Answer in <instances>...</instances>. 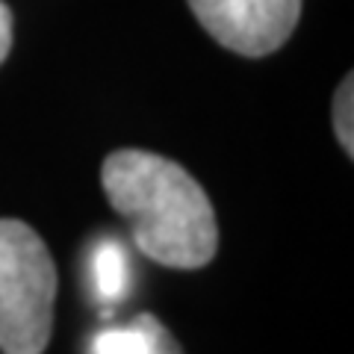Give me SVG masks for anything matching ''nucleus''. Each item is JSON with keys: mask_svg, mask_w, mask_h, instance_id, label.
I'll return each instance as SVG.
<instances>
[{"mask_svg": "<svg viewBox=\"0 0 354 354\" xmlns=\"http://www.w3.org/2000/svg\"><path fill=\"white\" fill-rule=\"evenodd\" d=\"M106 201L133 227L136 248L169 269H201L216 257L218 225L201 183L169 157L139 148L104 160Z\"/></svg>", "mask_w": 354, "mask_h": 354, "instance_id": "1", "label": "nucleus"}, {"mask_svg": "<svg viewBox=\"0 0 354 354\" xmlns=\"http://www.w3.org/2000/svg\"><path fill=\"white\" fill-rule=\"evenodd\" d=\"M57 266L44 239L18 218H0V351L41 354L53 334Z\"/></svg>", "mask_w": 354, "mask_h": 354, "instance_id": "2", "label": "nucleus"}, {"mask_svg": "<svg viewBox=\"0 0 354 354\" xmlns=\"http://www.w3.org/2000/svg\"><path fill=\"white\" fill-rule=\"evenodd\" d=\"M189 6L221 48L242 57L274 53L301 18V0H189Z\"/></svg>", "mask_w": 354, "mask_h": 354, "instance_id": "3", "label": "nucleus"}, {"mask_svg": "<svg viewBox=\"0 0 354 354\" xmlns=\"http://www.w3.org/2000/svg\"><path fill=\"white\" fill-rule=\"evenodd\" d=\"M88 283L101 301H121L130 290V257L118 239L97 242L88 254Z\"/></svg>", "mask_w": 354, "mask_h": 354, "instance_id": "4", "label": "nucleus"}, {"mask_svg": "<svg viewBox=\"0 0 354 354\" xmlns=\"http://www.w3.org/2000/svg\"><path fill=\"white\" fill-rule=\"evenodd\" d=\"M151 346V313L136 316L130 325L104 328L92 337V354H148Z\"/></svg>", "mask_w": 354, "mask_h": 354, "instance_id": "5", "label": "nucleus"}, {"mask_svg": "<svg viewBox=\"0 0 354 354\" xmlns=\"http://www.w3.org/2000/svg\"><path fill=\"white\" fill-rule=\"evenodd\" d=\"M334 130H337V142L342 151L354 157V80L351 74L339 83L337 95H334Z\"/></svg>", "mask_w": 354, "mask_h": 354, "instance_id": "6", "label": "nucleus"}, {"mask_svg": "<svg viewBox=\"0 0 354 354\" xmlns=\"http://www.w3.org/2000/svg\"><path fill=\"white\" fill-rule=\"evenodd\" d=\"M148 354H183L177 337L160 322L157 316H151V346H148Z\"/></svg>", "mask_w": 354, "mask_h": 354, "instance_id": "7", "label": "nucleus"}, {"mask_svg": "<svg viewBox=\"0 0 354 354\" xmlns=\"http://www.w3.org/2000/svg\"><path fill=\"white\" fill-rule=\"evenodd\" d=\"M9 50H12V12L0 0V65L9 57Z\"/></svg>", "mask_w": 354, "mask_h": 354, "instance_id": "8", "label": "nucleus"}]
</instances>
